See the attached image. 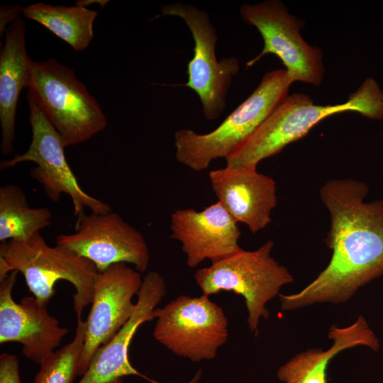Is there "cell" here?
Returning <instances> with one entry per match:
<instances>
[{
  "mask_svg": "<svg viewBox=\"0 0 383 383\" xmlns=\"http://www.w3.org/2000/svg\"><path fill=\"white\" fill-rule=\"evenodd\" d=\"M32 98L65 147L82 143L104 131L107 118L74 71L50 58L33 61L28 83Z\"/></svg>",
  "mask_w": 383,
  "mask_h": 383,
  "instance_id": "obj_5",
  "label": "cell"
},
{
  "mask_svg": "<svg viewBox=\"0 0 383 383\" xmlns=\"http://www.w3.org/2000/svg\"><path fill=\"white\" fill-rule=\"evenodd\" d=\"M46 207L32 208L22 189L16 184L0 187V241L27 240L51 224Z\"/></svg>",
  "mask_w": 383,
  "mask_h": 383,
  "instance_id": "obj_20",
  "label": "cell"
},
{
  "mask_svg": "<svg viewBox=\"0 0 383 383\" xmlns=\"http://www.w3.org/2000/svg\"><path fill=\"white\" fill-rule=\"evenodd\" d=\"M23 13V7L20 6L1 5L0 9V33L6 30L9 23H11Z\"/></svg>",
  "mask_w": 383,
  "mask_h": 383,
  "instance_id": "obj_23",
  "label": "cell"
},
{
  "mask_svg": "<svg viewBox=\"0 0 383 383\" xmlns=\"http://www.w3.org/2000/svg\"><path fill=\"white\" fill-rule=\"evenodd\" d=\"M155 338L175 355L198 362L212 360L227 341L228 320L209 296L181 295L154 310Z\"/></svg>",
  "mask_w": 383,
  "mask_h": 383,
  "instance_id": "obj_7",
  "label": "cell"
},
{
  "mask_svg": "<svg viewBox=\"0 0 383 383\" xmlns=\"http://www.w3.org/2000/svg\"><path fill=\"white\" fill-rule=\"evenodd\" d=\"M293 82L286 69L268 72L252 94L212 131L201 134L190 128L177 130L174 138L177 160L200 172L213 160L231 155L288 96Z\"/></svg>",
  "mask_w": 383,
  "mask_h": 383,
  "instance_id": "obj_3",
  "label": "cell"
},
{
  "mask_svg": "<svg viewBox=\"0 0 383 383\" xmlns=\"http://www.w3.org/2000/svg\"><path fill=\"white\" fill-rule=\"evenodd\" d=\"M165 294L163 277L156 271L148 272L137 294L132 316L109 342L96 350L78 383H109L127 375H138L152 381L131 365L128 350L140 326L155 318L154 310Z\"/></svg>",
  "mask_w": 383,
  "mask_h": 383,
  "instance_id": "obj_16",
  "label": "cell"
},
{
  "mask_svg": "<svg viewBox=\"0 0 383 383\" xmlns=\"http://www.w3.org/2000/svg\"><path fill=\"white\" fill-rule=\"evenodd\" d=\"M109 2V1H104V0H101H101L99 1V0L97 1L84 0V1H77L75 5L87 7V6L90 5L91 4H98L100 5L101 8H104Z\"/></svg>",
  "mask_w": 383,
  "mask_h": 383,
  "instance_id": "obj_24",
  "label": "cell"
},
{
  "mask_svg": "<svg viewBox=\"0 0 383 383\" xmlns=\"http://www.w3.org/2000/svg\"><path fill=\"white\" fill-rule=\"evenodd\" d=\"M274 243L269 240L255 250L240 248L235 253L200 268L194 274L203 294L233 292L242 296L248 310L247 322L257 336L261 318L267 319V304L281 288L294 281L288 269L271 257Z\"/></svg>",
  "mask_w": 383,
  "mask_h": 383,
  "instance_id": "obj_6",
  "label": "cell"
},
{
  "mask_svg": "<svg viewBox=\"0 0 383 383\" xmlns=\"http://www.w3.org/2000/svg\"><path fill=\"white\" fill-rule=\"evenodd\" d=\"M18 271L0 279V343L18 342L23 355L40 362L60 344L68 333L51 316L45 304L35 296H25L19 303L12 297Z\"/></svg>",
  "mask_w": 383,
  "mask_h": 383,
  "instance_id": "obj_13",
  "label": "cell"
},
{
  "mask_svg": "<svg viewBox=\"0 0 383 383\" xmlns=\"http://www.w3.org/2000/svg\"><path fill=\"white\" fill-rule=\"evenodd\" d=\"M161 15L180 17L189 28L194 48L193 57L187 65L188 80L184 85L199 96L204 116L209 120L217 118L226 108L228 91L239 71L238 59L217 60L215 50L218 37L205 11L187 4L173 3L165 5Z\"/></svg>",
  "mask_w": 383,
  "mask_h": 383,
  "instance_id": "obj_10",
  "label": "cell"
},
{
  "mask_svg": "<svg viewBox=\"0 0 383 383\" xmlns=\"http://www.w3.org/2000/svg\"><path fill=\"white\" fill-rule=\"evenodd\" d=\"M0 383H21L16 355L7 353L0 355Z\"/></svg>",
  "mask_w": 383,
  "mask_h": 383,
  "instance_id": "obj_22",
  "label": "cell"
},
{
  "mask_svg": "<svg viewBox=\"0 0 383 383\" xmlns=\"http://www.w3.org/2000/svg\"><path fill=\"white\" fill-rule=\"evenodd\" d=\"M23 16L36 21L68 43L82 51L94 38V22L98 13L80 6H52L44 3L23 8Z\"/></svg>",
  "mask_w": 383,
  "mask_h": 383,
  "instance_id": "obj_19",
  "label": "cell"
},
{
  "mask_svg": "<svg viewBox=\"0 0 383 383\" xmlns=\"http://www.w3.org/2000/svg\"><path fill=\"white\" fill-rule=\"evenodd\" d=\"M32 138L26 152L1 162V170L25 162H34L31 176L43 187L47 196L58 202L62 194L72 199L75 216L89 208L92 213L112 211L110 205L87 194L81 187L69 165L60 136L34 100L28 96Z\"/></svg>",
  "mask_w": 383,
  "mask_h": 383,
  "instance_id": "obj_8",
  "label": "cell"
},
{
  "mask_svg": "<svg viewBox=\"0 0 383 383\" xmlns=\"http://www.w3.org/2000/svg\"><path fill=\"white\" fill-rule=\"evenodd\" d=\"M32 62L26 50V24L19 17L6 29L0 54L1 150L5 155L13 150L16 107L22 90L28 87Z\"/></svg>",
  "mask_w": 383,
  "mask_h": 383,
  "instance_id": "obj_17",
  "label": "cell"
},
{
  "mask_svg": "<svg viewBox=\"0 0 383 383\" xmlns=\"http://www.w3.org/2000/svg\"><path fill=\"white\" fill-rule=\"evenodd\" d=\"M346 111L371 119L383 118V91L373 78H367L340 104L320 106L303 93L288 95L252 135L231 155L226 166L255 167L262 160L279 153L287 145L306 135L323 119Z\"/></svg>",
  "mask_w": 383,
  "mask_h": 383,
  "instance_id": "obj_2",
  "label": "cell"
},
{
  "mask_svg": "<svg viewBox=\"0 0 383 383\" xmlns=\"http://www.w3.org/2000/svg\"><path fill=\"white\" fill-rule=\"evenodd\" d=\"M12 271L23 275L29 291L45 305L55 296L58 280L71 283L75 289L72 298L77 318H82L84 308L91 304L99 272L87 258L58 245H48L40 233L27 240L1 243L0 279Z\"/></svg>",
  "mask_w": 383,
  "mask_h": 383,
  "instance_id": "obj_4",
  "label": "cell"
},
{
  "mask_svg": "<svg viewBox=\"0 0 383 383\" xmlns=\"http://www.w3.org/2000/svg\"><path fill=\"white\" fill-rule=\"evenodd\" d=\"M85 335L86 321L78 318L73 340L40 362L33 383H72L78 375Z\"/></svg>",
  "mask_w": 383,
  "mask_h": 383,
  "instance_id": "obj_21",
  "label": "cell"
},
{
  "mask_svg": "<svg viewBox=\"0 0 383 383\" xmlns=\"http://www.w3.org/2000/svg\"><path fill=\"white\" fill-rule=\"evenodd\" d=\"M77 217L74 233L58 235L56 245L87 258L98 271L120 262L133 265L140 273L147 270L150 258L147 242L118 213L83 211Z\"/></svg>",
  "mask_w": 383,
  "mask_h": 383,
  "instance_id": "obj_11",
  "label": "cell"
},
{
  "mask_svg": "<svg viewBox=\"0 0 383 383\" xmlns=\"http://www.w3.org/2000/svg\"><path fill=\"white\" fill-rule=\"evenodd\" d=\"M123 378H118V379H116L110 382L109 383H123ZM188 383H193V382H189Z\"/></svg>",
  "mask_w": 383,
  "mask_h": 383,
  "instance_id": "obj_25",
  "label": "cell"
},
{
  "mask_svg": "<svg viewBox=\"0 0 383 383\" xmlns=\"http://www.w3.org/2000/svg\"><path fill=\"white\" fill-rule=\"evenodd\" d=\"M143 282L140 272L120 262L99 271L91 307L86 321V335L79 360L78 375H83L96 350L125 325L133 314Z\"/></svg>",
  "mask_w": 383,
  "mask_h": 383,
  "instance_id": "obj_12",
  "label": "cell"
},
{
  "mask_svg": "<svg viewBox=\"0 0 383 383\" xmlns=\"http://www.w3.org/2000/svg\"><path fill=\"white\" fill-rule=\"evenodd\" d=\"M240 13L243 21L257 28L264 41L262 50L247 62V67L265 55L274 54L282 60L294 82L300 81L314 86L321 83L324 74L323 52L302 38V20L289 13L284 5L276 0L244 4Z\"/></svg>",
  "mask_w": 383,
  "mask_h": 383,
  "instance_id": "obj_9",
  "label": "cell"
},
{
  "mask_svg": "<svg viewBox=\"0 0 383 383\" xmlns=\"http://www.w3.org/2000/svg\"><path fill=\"white\" fill-rule=\"evenodd\" d=\"M238 222L218 201L201 211L180 209L170 217V238L181 243L191 268L209 260L213 262L241 248Z\"/></svg>",
  "mask_w": 383,
  "mask_h": 383,
  "instance_id": "obj_14",
  "label": "cell"
},
{
  "mask_svg": "<svg viewBox=\"0 0 383 383\" xmlns=\"http://www.w3.org/2000/svg\"><path fill=\"white\" fill-rule=\"evenodd\" d=\"M328 337L333 341L329 349H309L297 354L279 367L277 378L284 383H327L328 365L339 353L359 345L378 351L380 346L379 339L361 316L347 327L333 325Z\"/></svg>",
  "mask_w": 383,
  "mask_h": 383,
  "instance_id": "obj_18",
  "label": "cell"
},
{
  "mask_svg": "<svg viewBox=\"0 0 383 383\" xmlns=\"http://www.w3.org/2000/svg\"><path fill=\"white\" fill-rule=\"evenodd\" d=\"M368 192L365 183L350 178L322 185L320 198L331 217L326 243L332 256L301 291L279 294L282 310L347 301L359 288L383 274V200L365 201Z\"/></svg>",
  "mask_w": 383,
  "mask_h": 383,
  "instance_id": "obj_1",
  "label": "cell"
},
{
  "mask_svg": "<svg viewBox=\"0 0 383 383\" xmlns=\"http://www.w3.org/2000/svg\"><path fill=\"white\" fill-rule=\"evenodd\" d=\"M213 193L231 216L256 233L271 222L277 204L274 180L255 167H229L211 170Z\"/></svg>",
  "mask_w": 383,
  "mask_h": 383,
  "instance_id": "obj_15",
  "label": "cell"
}]
</instances>
